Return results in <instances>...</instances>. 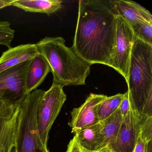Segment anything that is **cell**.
Masks as SVG:
<instances>
[{"mask_svg":"<svg viewBox=\"0 0 152 152\" xmlns=\"http://www.w3.org/2000/svg\"><path fill=\"white\" fill-rule=\"evenodd\" d=\"M116 14L113 1L80 0L72 48L90 65L116 70Z\"/></svg>","mask_w":152,"mask_h":152,"instance_id":"obj_1","label":"cell"},{"mask_svg":"<svg viewBox=\"0 0 152 152\" xmlns=\"http://www.w3.org/2000/svg\"><path fill=\"white\" fill-rule=\"evenodd\" d=\"M38 54L48 63L53 83L64 86L85 85L91 65L82 59L61 37H46L35 44Z\"/></svg>","mask_w":152,"mask_h":152,"instance_id":"obj_2","label":"cell"},{"mask_svg":"<svg viewBox=\"0 0 152 152\" xmlns=\"http://www.w3.org/2000/svg\"><path fill=\"white\" fill-rule=\"evenodd\" d=\"M131 107L140 116H152V45L136 39L127 81Z\"/></svg>","mask_w":152,"mask_h":152,"instance_id":"obj_3","label":"cell"},{"mask_svg":"<svg viewBox=\"0 0 152 152\" xmlns=\"http://www.w3.org/2000/svg\"><path fill=\"white\" fill-rule=\"evenodd\" d=\"M45 91L36 89L27 94L20 104L21 115L17 136V152H37V113Z\"/></svg>","mask_w":152,"mask_h":152,"instance_id":"obj_4","label":"cell"},{"mask_svg":"<svg viewBox=\"0 0 152 152\" xmlns=\"http://www.w3.org/2000/svg\"><path fill=\"white\" fill-rule=\"evenodd\" d=\"M64 87L52 83L42 96L37 113V136L39 148H47L49 133L66 99Z\"/></svg>","mask_w":152,"mask_h":152,"instance_id":"obj_5","label":"cell"},{"mask_svg":"<svg viewBox=\"0 0 152 152\" xmlns=\"http://www.w3.org/2000/svg\"><path fill=\"white\" fill-rule=\"evenodd\" d=\"M28 60L0 73V100L13 105H20L27 95L26 75L31 64Z\"/></svg>","mask_w":152,"mask_h":152,"instance_id":"obj_6","label":"cell"},{"mask_svg":"<svg viewBox=\"0 0 152 152\" xmlns=\"http://www.w3.org/2000/svg\"><path fill=\"white\" fill-rule=\"evenodd\" d=\"M137 38L128 23L116 15L115 71L124 78L126 82L128 80L132 50Z\"/></svg>","mask_w":152,"mask_h":152,"instance_id":"obj_7","label":"cell"},{"mask_svg":"<svg viewBox=\"0 0 152 152\" xmlns=\"http://www.w3.org/2000/svg\"><path fill=\"white\" fill-rule=\"evenodd\" d=\"M141 121V116L130 107L108 152H133L139 136Z\"/></svg>","mask_w":152,"mask_h":152,"instance_id":"obj_8","label":"cell"},{"mask_svg":"<svg viewBox=\"0 0 152 152\" xmlns=\"http://www.w3.org/2000/svg\"><path fill=\"white\" fill-rule=\"evenodd\" d=\"M107 97L105 95L91 93L83 104L73 109L71 113L72 119L68 123L72 128V133H76L99 122L98 107Z\"/></svg>","mask_w":152,"mask_h":152,"instance_id":"obj_9","label":"cell"},{"mask_svg":"<svg viewBox=\"0 0 152 152\" xmlns=\"http://www.w3.org/2000/svg\"><path fill=\"white\" fill-rule=\"evenodd\" d=\"M117 15L131 26L145 22H152L150 12L138 3L128 0L113 1Z\"/></svg>","mask_w":152,"mask_h":152,"instance_id":"obj_10","label":"cell"},{"mask_svg":"<svg viewBox=\"0 0 152 152\" xmlns=\"http://www.w3.org/2000/svg\"><path fill=\"white\" fill-rule=\"evenodd\" d=\"M20 115L19 105L14 114L0 118V152H10L15 146Z\"/></svg>","mask_w":152,"mask_h":152,"instance_id":"obj_11","label":"cell"},{"mask_svg":"<svg viewBox=\"0 0 152 152\" xmlns=\"http://www.w3.org/2000/svg\"><path fill=\"white\" fill-rule=\"evenodd\" d=\"M38 54L35 44H26L11 48L0 57V73L18 64L32 59Z\"/></svg>","mask_w":152,"mask_h":152,"instance_id":"obj_12","label":"cell"},{"mask_svg":"<svg viewBox=\"0 0 152 152\" xmlns=\"http://www.w3.org/2000/svg\"><path fill=\"white\" fill-rule=\"evenodd\" d=\"M50 72L51 69L47 60L41 55L37 54L31 59L26 75V94L37 89Z\"/></svg>","mask_w":152,"mask_h":152,"instance_id":"obj_13","label":"cell"},{"mask_svg":"<svg viewBox=\"0 0 152 152\" xmlns=\"http://www.w3.org/2000/svg\"><path fill=\"white\" fill-rule=\"evenodd\" d=\"M123 120L119 107L112 115L101 121L103 140L97 152H108L110 147L116 140Z\"/></svg>","mask_w":152,"mask_h":152,"instance_id":"obj_14","label":"cell"},{"mask_svg":"<svg viewBox=\"0 0 152 152\" xmlns=\"http://www.w3.org/2000/svg\"><path fill=\"white\" fill-rule=\"evenodd\" d=\"M102 122L84 128L75 133V137L84 152H97L102 144Z\"/></svg>","mask_w":152,"mask_h":152,"instance_id":"obj_15","label":"cell"},{"mask_svg":"<svg viewBox=\"0 0 152 152\" xmlns=\"http://www.w3.org/2000/svg\"><path fill=\"white\" fill-rule=\"evenodd\" d=\"M61 0H15L12 6L26 12L39 13L50 15L63 7Z\"/></svg>","mask_w":152,"mask_h":152,"instance_id":"obj_16","label":"cell"},{"mask_svg":"<svg viewBox=\"0 0 152 152\" xmlns=\"http://www.w3.org/2000/svg\"><path fill=\"white\" fill-rule=\"evenodd\" d=\"M124 94L118 93L107 97L98 107L97 113L99 121H104L114 113L119 108Z\"/></svg>","mask_w":152,"mask_h":152,"instance_id":"obj_17","label":"cell"},{"mask_svg":"<svg viewBox=\"0 0 152 152\" xmlns=\"http://www.w3.org/2000/svg\"><path fill=\"white\" fill-rule=\"evenodd\" d=\"M131 27L138 39L152 45V22L140 23Z\"/></svg>","mask_w":152,"mask_h":152,"instance_id":"obj_18","label":"cell"},{"mask_svg":"<svg viewBox=\"0 0 152 152\" xmlns=\"http://www.w3.org/2000/svg\"><path fill=\"white\" fill-rule=\"evenodd\" d=\"M11 23L8 21H0V45L9 49L11 48V43L15 36V31L10 27Z\"/></svg>","mask_w":152,"mask_h":152,"instance_id":"obj_19","label":"cell"},{"mask_svg":"<svg viewBox=\"0 0 152 152\" xmlns=\"http://www.w3.org/2000/svg\"><path fill=\"white\" fill-rule=\"evenodd\" d=\"M139 137L147 143L152 141V116H141Z\"/></svg>","mask_w":152,"mask_h":152,"instance_id":"obj_20","label":"cell"},{"mask_svg":"<svg viewBox=\"0 0 152 152\" xmlns=\"http://www.w3.org/2000/svg\"><path fill=\"white\" fill-rule=\"evenodd\" d=\"M19 106V105H13L0 100V118L7 117L13 114L17 111Z\"/></svg>","mask_w":152,"mask_h":152,"instance_id":"obj_21","label":"cell"},{"mask_svg":"<svg viewBox=\"0 0 152 152\" xmlns=\"http://www.w3.org/2000/svg\"><path fill=\"white\" fill-rule=\"evenodd\" d=\"M133 152H152V141L147 143L139 136Z\"/></svg>","mask_w":152,"mask_h":152,"instance_id":"obj_22","label":"cell"},{"mask_svg":"<svg viewBox=\"0 0 152 152\" xmlns=\"http://www.w3.org/2000/svg\"><path fill=\"white\" fill-rule=\"evenodd\" d=\"M119 109L123 118H124L130 109V105L128 91L125 93H124L123 97L119 106Z\"/></svg>","mask_w":152,"mask_h":152,"instance_id":"obj_23","label":"cell"},{"mask_svg":"<svg viewBox=\"0 0 152 152\" xmlns=\"http://www.w3.org/2000/svg\"><path fill=\"white\" fill-rule=\"evenodd\" d=\"M66 152H84V150L79 144L75 136L70 140L67 146Z\"/></svg>","mask_w":152,"mask_h":152,"instance_id":"obj_24","label":"cell"},{"mask_svg":"<svg viewBox=\"0 0 152 152\" xmlns=\"http://www.w3.org/2000/svg\"><path fill=\"white\" fill-rule=\"evenodd\" d=\"M15 0H0V9L12 6Z\"/></svg>","mask_w":152,"mask_h":152,"instance_id":"obj_25","label":"cell"},{"mask_svg":"<svg viewBox=\"0 0 152 152\" xmlns=\"http://www.w3.org/2000/svg\"><path fill=\"white\" fill-rule=\"evenodd\" d=\"M37 152H49V150H48V148H39Z\"/></svg>","mask_w":152,"mask_h":152,"instance_id":"obj_26","label":"cell"},{"mask_svg":"<svg viewBox=\"0 0 152 152\" xmlns=\"http://www.w3.org/2000/svg\"><path fill=\"white\" fill-rule=\"evenodd\" d=\"M10 152H17L16 148V146H15L14 147L12 148V149H11V150L10 151Z\"/></svg>","mask_w":152,"mask_h":152,"instance_id":"obj_27","label":"cell"}]
</instances>
